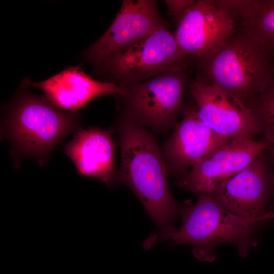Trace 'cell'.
Here are the masks:
<instances>
[{"label":"cell","instance_id":"obj_1","mask_svg":"<svg viewBox=\"0 0 274 274\" xmlns=\"http://www.w3.org/2000/svg\"><path fill=\"white\" fill-rule=\"evenodd\" d=\"M115 128L121 151L117 183H124L138 197L160 228L161 238L175 228L171 223L184 207L170 193L163 152L151 133L125 116Z\"/></svg>","mask_w":274,"mask_h":274},{"label":"cell","instance_id":"obj_2","mask_svg":"<svg viewBox=\"0 0 274 274\" xmlns=\"http://www.w3.org/2000/svg\"><path fill=\"white\" fill-rule=\"evenodd\" d=\"M81 129L77 111L62 110L46 97L25 93L17 98L3 118L1 138L9 143L15 168L25 158L44 166L54 147Z\"/></svg>","mask_w":274,"mask_h":274},{"label":"cell","instance_id":"obj_3","mask_svg":"<svg viewBox=\"0 0 274 274\" xmlns=\"http://www.w3.org/2000/svg\"><path fill=\"white\" fill-rule=\"evenodd\" d=\"M194 63L196 78L221 88L247 108L274 77V56L241 27L212 53Z\"/></svg>","mask_w":274,"mask_h":274},{"label":"cell","instance_id":"obj_4","mask_svg":"<svg viewBox=\"0 0 274 274\" xmlns=\"http://www.w3.org/2000/svg\"><path fill=\"white\" fill-rule=\"evenodd\" d=\"M198 195L194 204L184 206L182 225L166 239H170L172 245H193L194 254L203 261L214 260L213 248L222 243L234 244L241 256H247L257 243L253 237L254 225L261 220L238 217L223 209L209 195Z\"/></svg>","mask_w":274,"mask_h":274},{"label":"cell","instance_id":"obj_5","mask_svg":"<svg viewBox=\"0 0 274 274\" xmlns=\"http://www.w3.org/2000/svg\"><path fill=\"white\" fill-rule=\"evenodd\" d=\"M188 60L167 26L112 52L98 65L113 78V83L125 87L160 74L187 68Z\"/></svg>","mask_w":274,"mask_h":274},{"label":"cell","instance_id":"obj_6","mask_svg":"<svg viewBox=\"0 0 274 274\" xmlns=\"http://www.w3.org/2000/svg\"><path fill=\"white\" fill-rule=\"evenodd\" d=\"M187 69L167 71L122 87L124 93L119 96L124 106V116L157 132L174 128L177 116L185 107Z\"/></svg>","mask_w":274,"mask_h":274},{"label":"cell","instance_id":"obj_7","mask_svg":"<svg viewBox=\"0 0 274 274\" xmlns=\"http://www.w3.org/2000/svg\"><path fill=\"white\" fill-rule=\"evenodd\" d=\"M175 23L177 43L194 62L212 53L238 28L225 0H195Z\"/></svg>","mask_w":274,"mask_h":274},{"label":"cell","instance_id":"obj_8","mask_svg":"<svg viewBox=\"0 0 274 274\" xmlns=\"http://www.w3.org/2000/svg\"><path fill=\"white\" fill-rule=\"evenodd\" d=\"M266 150L244 169L223 183L209 195L220 207L240 218L262 220L274 181Z\"/></svg>","mask_w":274,"mask_h":274},{"label":"cell","instance_id":"obj_9","mask_svg":"<svg viewBox=\"0 0 274 274\" xmlns=\"http://www.w3.org/2000/svg\"><path fill=\"white\" fill-rule=\"evenodd\" d=\"M189 89L200 121L217 134L235 139H253L261 133L250 110L221 88L196 78Z\"/></svg>","mask_w":274,"mask_h":274},{"label":"cell","instance_id":"obj_10","mask_svg":"<svg viewBox=\"0 0 274 274\" xmlns=\"http://www.w3.org/2000/svg\"><path fill=\"white\" fill-rule=\"evenodd\" d=\"M271 144L264 138L233 139L192 166L179 178L177 185L198 195H209L248 166Z\"/></svg>","mask_w":274,"mask_h":274},{"label":"cell","instance_id":"obj_11","mask_svg":"<svg viewBox=\"0 0 274 274\" xmlns=\"http://www.w3.org/2000/svg\"><path fill=\"white\" fill-rule=\"evenodd\" d=\"M182 115L163 152L168 174L178 179L189 167L233 140L220 136L204 125L195 103L185 106Z\"/></svg>","mask_w":274,"mask_h":274},{"label":"cell","instance_id":"obj_12","mask_svg":"<svg viewBox=\"0 0 274 274\" xmlns=\"http://www.w3.org/2000/svg\"><path fill=\"white\" fill-rule=\"evenodd\" d=\"M167 26L153 0H125L107 31L90 47L87 58L99 65L112 52L155 29Z\"/></svg>","mask_w":274,"mask_h":274},{"label":"cell","instance_id":"obj_13","mask_svg":"<svg viewBox=\"0 0 274 274\" xmlns=\"http://www.w3.org/2000/svg\"><path fill=\"white\" fill-rule=\"evenodd\" d=\"M111 132L98 127L81 129L65 144L64 150L79 174L97 178L109 186L117 184L118 173Z\"/></svg>","mask_w":274,"mask_h":274},{"label":"cell","instance_id":"obj_14","mask_svg":"<svg viewBox=\"0 0 274 274\" xmlns=\"http://www.w3.org/2000/svg\"><path fill=\"white\" fill-rule=\"evenodd\" d=\"M32 86L41 90L54 105L70 111H76L101 96L124 93L123 88L95 80L79 66L66 69L45 81L33 83Z\"/></svg>","mask_w":274,"mask_h":274},{"label":"cell","instance_id":"obj_15","mask_svg":"<svg viewBox=\"0 0 274 274\" xmlns=\"http://www.w3.org/2000/svg\"><path fill=\"white\" fill-rule=\"evenodd\" d=\"M239 27L260 40L274 56V0H226Z\"/></svg>","mask_w":274,"mask_h":274},{"label":"cell","instance_id":"obj_16","mask_svg":"<svg viewBox=\"0 0 274 274\" xmlns=\"http://www.w3.org/2000/svg\"><path fill=\"white\" fill-rule=\"evenodd\" d=\"M248 108L263 138L274 144V77L256 94Z\"/></svg>","mask_w":274,"mask_h":274},{"label":"cell","instance_id":"obj_17","mask_svg":"<svg viewBox=\"0 0 274 274\" xmlns=\"http://www.w3.org/2000/svg\"><path fill=\"white\" fill-rule=\"evenodd\" d=\"M195 0H166L168 13L174 22L193 3Z\"/></svg>","mask_w":274,"mask_h":274},{"label":"cell","instance_id":"obj_18","mask_svg":"<svg viewBox=\"0 0 274 274\" xmlns=\"http://www.w3.org/2000/svg\"><path fill=\"white\" fill-rule=\"evenodd\" d=\"M266 152L273 170L274 178V144H271L270 146L266 150Z\"/></svg>","mask_w":274,"mask_h":274}]
</instances>
